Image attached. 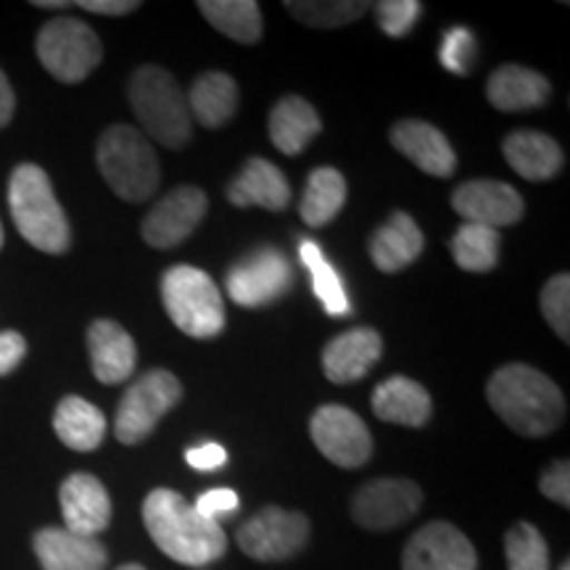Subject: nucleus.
<instances>
[{
  "mask_svg": "<svg viewBox=\"0 0 570 570\" xmlns=\"http://www.w3.org/2000/svg\"><path fill=\"white\" fill-rule=\"evenodd\" d=\"M142 523L154 544L180 566L204 568L227 552L223 525L204 518L183 494L154 489L142 502Z\"/></svg>",
  "mask_w": 570,
  "mask_h": 570,
  "instance_id": "f257e3e1",
  "label": "nucleus"
},
{
  "mask_svg": "<svg viewBox=\"0 0 570 570\" xmlns=\"http://www.w3.org/2000/svg\"><path fill=\"white\" fill-rule=\"evenodd\" d=\"M487 399L491 410L512 431L529 439H544L566 420V396L558 383L541 370L512 362L489 377Z\"/></svg>",
  "mask_w": 570,
  "mask_h": 570,
  "instance_id": "f03ea898",
  "label": "nucleus"
},
{
  "mask_svg": "<svg viewBox=\"0 0 570 570\" xmlns=\"http://www.w3.org/2000/svg\"><path fill=\"white\" fill-rule=\"evenodd\" d=\"M9 209L13 225L27 244L46 254H67L71 227L67 212L53 194L51 177L38 164H19L9 180Z\"/></svg>",
  "mask_w": 570,
  "mask_h": 570,
  "instance_id": "7ed1b4c3",
  "label": "nucleus"
},
{
  "mask_svg": "<svg viewBox=\"0 0 570 570\" xmlns=\"http://www.w3.org/2000/svg\"><path fill=\"white\" fill-rule=\"evenodd\" d=\"M127 96L142 130L159 146L173 151L188 146L194 138V117H190L188 98L167 69L151 63L135 69Z\"/></svg>",
  "mask_w": 570,
  "mask_h": 570,
  "instance_id": "20e7f679",
  "label": "nucleus"
},
{
  "mask_svg": "<svg viewBox=\"0 0 570 570\" xmlns=\"http://www.w3.org/2000/svg\"><path fill=\"white\" fill-rule=\"evenodd\" d=\"M96 161L106 185L127 204L148 202L159 188L161 167L151 140L130 125H114L101 135Z\"/></svg>",
  "mask_w": 570,
  "mask_h": 570,
  "instance_id": "39448f33",
  "label": "nucleus"
},
{
  "mask_svg": "<svg viewBox=\"0 0 570 570\" xmlns=\"http://www.w3.org/2000/svg\"><path fill=\"white\" fill-rule=\"evenodd\" d=\"M161 302L175 327L190 338H214L225 331L223 294L204 269L175 265L161 277Z\"/></svg>",
  "mask_w": 570,
  "mask_h": 570,
  "instance_id": "423d86ee",
  "label": "nucleus"
},
{
  "mask_svg": "<svg viewBox=\"0 0 570 570\" xmlns=\"http://www.w3.org/2000/svg\"><path fill=\"white\" fill-rule=\"evenodd\" d=\"M35 51L48 75L63 85L88 80L104 59V46L96 30L75 17H59L42 24Z\"/></svg>",
  "mask_w": 570,
  "mask_h": 570,
  "instance_id": "0eeeda50",
  "label": "nucleus"
},
{
  "mask_svg": "<svg viewBox=\"0 0 570 570\" xmlns=\"http://www.w3.org/2000/svg\"><path fill=\"white\" fill-rule=\"evenodd\" d=\"M183 399L180 381L169 370H148L142 373L130 389L125 391L122 402L114 417V433L125 446H135L146 441L167 415Z\"/></svg>",
  "mask_w": 570,
  "mask_h": 570,
  "instance_id": "6e6552de",
  "label": "nucleus"
},
{
  "mask_svg": "<svg viewBox=\"0 0 570 570\" xmlns=\"http://www.w3.org/2000/svg\"><path fill=\"white\" fill-rule=\"evenodd\" d=\"M227 296L246 309L269 306L294 288V267L281 248L262 246L227 269Z\"/></svg>",
  "mask_w": 570,
  "mask_h": 570,
  "instance_id": "1a4fd4ad",
  "label": "nucleus"
},
{
  "mask_svg": "<svg viewBox=\"0 0 570 570\" xmlns=\"http://www.w3.org/2000/svg\"><path fill=\"white\" fill-rule=\"evenodd\" d=\"M309 518L304 512L283 510L269 504L240 525L238 539L240 552L259 562H283L296 558L309 541Z\"/></svg>",
  "mask_w": 570,
  "mask_h": 570,
  "instance_id": "9d476101",
  "label": "nucleus"
},
{
  "mask_svg": "<svg viewBox=\"0 0 570 570\" xmlns=\"http://www.w3.org/2000/svg\"><path fill=\"white\" fill-rule=\"evenodd\" d=\"M309 433L320 454L333 465L354 470L373 458V436L365 420L341 404H325L312 415Z\"/></svg>",
  "mask_w": 570,
  "mask_h": 570,
  "instance_id": "9b49d317",
  "label": "nucleus"
},
{
  "mask_svg": "<svg viewBox=\"0 0 570 570\" xmlns=\"http://www.w3.org/2000/svg\"><path fill=\"white\" fill-rule=\"evenodd\" d=\"M209 198L196 185H180L151 206L142 219V240L151 248H175L204 223Z\"/></svg>",
  "mask_w": 570,
  "mask_h": 570,
  "instance_id": "f8f14e48",
  "label": "nucleus"
},
{
  "mask_svg": "<svg viewBox=\"0 0 570 570\" xmlns=\"http://www.w3.org/2000/svg\"><path fill=\"white\" fill-rule=\"evenodd\" d=\"M423 504V491L407 479H375L356 491L352 518L367 531H391L404 525Z\"/></svg>",
  "mask_w": 570,
  "mask_h": 570,
  "instance_id": "ddd939ff",
  "label": "nucleus"
},
{
  "mask_svg": "<svg viewBox=\"0 0 570 570\" xmlns=\"http://www.w3.org/2000/svg\"><path fill=\"white\" fill-rule=\"evenodd\" d=\"M402 570H479V554L458 525L433 520L407 541Z\"/></svg>",
  "mask_w": 570,
  "mask_h": 570,
  "instance_id": "4468645a",
  "label": "nucleus"
},
{
  "mask_svg": "<svg viewBox=\"0 0 570 570\" xmlns=\"http://www.w3.org/2000/svg\"><path fill=\"white\" fill-rule=\"evenodd\" d=\"M452 209L470 225H483L491 230L520 223L525 206L523 196L508 183L470 180L454 188Z\"/></svg>",
  "mask_w": 570,
  "mask_h": 570,
  "instance_id": "2eb2a0df",
  "label": "nucleus"
},
{
  "mask_svg": "<svg viewBox=\"0 0 570 570\" xmlns=\"http://www.w3.org/2000/svg\"><path fill=\"white\" fill-rule=\"evenodd\" d=\"M63 529L75 537L96 539L111 523V497L96 475L71 473L59 491Z\"/></svg>",
  "mask_w": 570,
  "mask_h": 570,
  "instance_id": "dca6fc26",
  "label": "nucleus"
},
{
  "mask_svg": "<svg viewBox=\"0 0 570 570\" xmlns=\"http://www.w3.org/2000/svg\"><path fill=\"white\" fill-rule=\"evenodd\" d=\"M389 140L404 159H410L425 175L444 180L458 169V154H454L452 142L439 127L423 122V119H399L391 127Z\"/></svg>",
  "mask_w": 570,
  "mask_h": 570,
  "instance_id": "f3484780",
  "label": "nucleus"
},
{
  "mask_svg": "<svg viewBox=\"0 0 570 570\" xmlns=\"http://www.w3.org/2000/svg\"><path fill=\"white\" fill-rule=\"evenodd\" d=\"M383 354V338L373 327H352L323 348V373L327 381L346 386L362 381L377 365Z\"/></svg>",
  "mask_w": 570,
  "mask_h": 570,
  "instance_id": "a211bd4d",
  "label": "nucleus"
},
{
  "mask_svg": "<svg viewBox=\"0 0 570 570\" xmlns=\"http://www.w3.org/2000/svg\"><path fill=\"white\" fill-rule=\"evenodd\" d=\"M88 352L92 375L106 386L125 383L138 365V346L130 333L114 320H96L88 327Z\"/></svg>",
  "mask_w": 570,
  "mask_h": 570,
  "instance_id": "6ab92c4d",
  "label": "nucleus"
},
{
  "mask_svg": "<svg viewBox=\"0 0 570 570\" xmlns=\"http://www.w3.org/2000/svg\"><path fill=\"white\" fill-rule=\"evenodd\" d=\"M32 550L42 570H104L109 552L98 539L75 537L67 529H40L32 537Z\"/></svg>",
  "mask_w": 570,
  "mask_h": 570,
  "instance_id": "aec40b11",
  "label": "nucleus"
},
{
  "mask_svg": "<svg viewBox=\"0 0 570 570\" xmlns=\"http://www.w3.org/2000/svg\"><path fill=\"white\" fill-rule=\"evenodd\" d=\"M425 238L407 212H394L377 230L370 235V259L381 273L394 275L407 269L423 254Z\"/></svg>",
  "mask_w": 570,
  "mask_h": 570,
  "instance_id": "412c9836",
  "label": "nucleus"
},
{
  "mask_svg": "<svg viewBox=\"0 0 570 570\" xmlns=\"http://www.w3.org/2000/svg\"><path fill=\"white\" fill-rule=\"evenodd\" d=\"M227 202L238 209L246 206H262L269 212H283L291 204V185L273 161L252 156L246 167L227 188Z\"/></svg>",
  "mask_w": 570,
  "mask_h": 570,
  "instance_id": "4be33fe9",
  "label": "nucleus"
},
{
  "mask_svg": "<svg viewBox=\"0 0 570 570\" xmlns=\"http://www.w3.org/2000/svg\"><path fill=\"white\" fill-rule=\"evenodd\" d=\"M504 159L523 180L544 183L560 175L566 154H562L560 142L550 138L547 132L539 130H515L510 132L502 142Z\"/></svg>",
  "mask_w": 570,
  "mask_h": 570,
  "instance_id": "5701e85b",
  "label": "nucleus"
},
{
  "mask_svg": "<svg viewBox=\"0 0 570 570\" xmlns=\"http://www.w3.org/2000/svg\"><path fill=\"white\" fill-rule=\"evenodd\" d=\"M552 85L544 75L520 63H504L487 82L489 104L499 111H529L550 101Z\"/></svg>",
  "mask_w": 570,
  "mask_h": 570,
  "instance_id": "b1692460",
  "label": "nucleus"
},
{
  "mask_svg": "<svg viewBox=\"0 0 570 570\" xmlns=\"http://www.w3.org/2000/svg\"><path fill=\"white\" fill-rule=\"evenodd\" d=\"M373 412L383 423L423 428L431 420V394L407 375H391L373 391Z\"/></svg>",
  "mask_w": 570,
  "mask_h": 570,
  "instance_id": "393cba45",
  "label": "nucleus"
},
{
  "mask_svg": "<svg viewBox=\"0 0 570 570\" xmlns=\"http://www.w3.org/2000/svg\"><path fill=\"white\" fill-rule=\"evenodd\" d=\"M323 130L320 114L302 96H283L269 111V140L285 156H298Z\"/></svg>",
  "mask_w": 570,
  "mask_h": 570,
  "instance_id": "a878e982",
  "label": "nucleus"
},
{
  "mask_svg": "<svg viewBox=\"0 0 570 570\" xmlns=\"http://www.w3.org/2000/svg\"><path fill=\"white\" fill-rule=\"evenodd\" d=\"M106 415L82 396H63L53 412V431L63 446L75 452H92L106 439Z\"/></svg>",
  "mask_w": 570,
  "mask_h": 570,
  "instance_id": "bb28decb",
  "label": "nucleus"
},
{
  "mask_svg": "<svg viewBox=\"0 0 570 570\" xmlns=\"http://www.w3.org/2000/svg\"><path fill=\"white\" fill-rule=\"evenodd\" d=\"M190 117L209 130L225 127L238 109V82L225 71H206L196 77L188 96Z\"/></svg>",
  "mask_w": 570,
  "mask_h": 570,
  "instance_id": "cd10ccee",
  "label": "nucleus"
},
{
  "mask_svg": "<svg viewBox=\"0 0 570 570\" xmlns=\"http://www.w3.org/2000/svg\"><path fill=\"white\" fill-rule=\"evenodd\" d=\"M346 180L338 169L317 167L315 173L306 177L302 204L298 214L309 227H325L338 217V212L346 204Z\"/></svg>",
  "mask_w": 570,
  "mask_h": 570,
  "instance_id": "c85d7f7f",
  "label": "nucleus"
},
{
  "mask_svg": "<svg viewBox=\"0 0 570 570\" xmlns=\"http://www.w3.org/2000/svg\"><path fill=\"white\" fill-rule=\"evenodd\" d=\"M198 11L225 38L244 46L262 40V11L254 0H202Z\"/></svg>",
  "mask_w": 570,
  "mask_h": 570,
  "instance_id": "c756f323",
  "label": "nucleus"
},
{
  "mask_svg": "<svg viewBox=\"0 0 570 570\" xmlns=\"http://www.w3.org/2000/svg\"><path fill=\"white\" fill-rule=\"evenodd\" d=\"M499 230L465 223L449 240V252L465 273H491L499 262Z\"/></svg>",
  "mask_w": 570,
  "mask_h": 570,
  "instance_id": "7c9ffc66",
  "label": "nucleus"
},
{
  "mask_svg": "<svg viewBox=\"0 0 570 570\" xmlns=\"http://www.w3.org/2000/svg\"><path fill=\"white\" fill-rule=\"evenodd\" d=\"M298 254H302V262L312 273L315 294L320 302H323L327 315L346 317L348 312H352V306H348V298L344 294V283H341L336 269H333L331 262H327L323 252H320V246L315 244V240L304 238L302 246H298Z\"/></svg>",
  "mask_w": 570,
  "mask_h": 570,
  "instance_id": "2f4dec72",
  "label": "nucleus"
},
{
  "mask_svg": "<svg viewBox=\"0 0 570 570\" xmlns=\"http://www.w3.org/2000/svg\"><path fill=\"white\" fill-rule=\"evenodd\" d=\"M285 9L291 11V17L304 21L306 27H315V30H336V27H346L352 21L365 17L370 9L362 0H323V3H315V0H288Z\"/></svg>",
  "mask_w": 570,
  "mask_h": 570,
  "instance_id": "473e14b6",
  "label": "nucleus"
},
{
  "mask_svg": "<svg viewBox=\"0 0 570 570\" xmlns=\"http://www.w3.org/2000/svg\"><path fill=\"white\" fill-rule=\"evenodd\" d=\"M504 558L508 570H550V547L537 525L525 520L512 525L504 537Z\"/></svg>",
  "mask_w": 570,
  "mask_h": 570,
  "instance_id": "72a5a7b5",
  "label": "nucleus"
},
{
  "mask_svg": "<svg viewBox=\"0 0 570 570\" xmlns=\"http://www.w3.org/2000/svg\"><path fill=\"white\" fill-rule=\"evenodd\" d=\"M539 304L552 331L558 333L560 341H566L568 344L570 341V275L560 273L550 277L544 288H541Z\"/></svg>",
  "mask_w": 570,
  "mask_h": 570,
  "instance_id": "f704fd0d",
  "label": "nucleus"
},
{
  "mask_svg": "<svg viewBox=\"0 0 570 570\" xmlns=\"http://www.w3.org/2000/svg\"><path fill=\"white\" fill-rule=\"evenodd\" d=\"M423 6L417 0H381L375 3V19L389 38H404L420 19Z\"/></svg>",
  "mask_w": 570,
  "mask_h": 570,
  "instance_id": "c9c22d12",
  "label": "nucleus"
},
{
  "mask_svg": "<svg viewBox=\"0 0 570 570\" xmlns=\"http://www.w3.org/2000/svg\"><path fill=\"white\" fill-rule=\"evenodd\" d=\"M475 61V38L473 32L465 30V27H454L444 35V42H441V63L454 75L468 77L470 67Z\"/></svg>",
  "mask_w": 570,
  "mask_h": 570,
  "instance_id": "e433bc0d",
  "label": "nucleus"
},
{
  "mask_svg": "<svg viewBox=\"0 0 570 570\" xmlns=\"http://www.w3.org/2000/svg\"><path fill=\"white\" fill-rule=\"evenodd\" d=\"M539 491L560 508H570V465L568 460H554L544 473L539 475Z\"/></svg>",
  "mask_w": 570,
  "mask_h": 570,
  "instance_id": "4c0bfd02",
  "label": "nucleus"
},
{
  "mask_svg": "<svg viewBox=\"0 0 570 570\" xmlns=\"http://www.w3.org/2000/svg\"><path fill=\"white\" fill-rule=\"evenodd\" d=\"M194 508L202 512L204 518H209V520H214V523H219V518H230V515H235V512H238L240 499L233 489H209L196 499Z\"/></svg>",
  "mask_w": 570,
  "mask_h": 570,
  "instance_id": "58836bf2",
  "label": "nucleus"
},
{
  "mask_svg": "<svg viewBox=\"0 0 570 570\" xmlns=\"http://www.w3.org/2000/svg\"><path fill=\"white\" fill-rule=\"evenodd\" d=\"M27 356V341L17 331L0 333V377L11 375Z\"/></svg>",
  "mask_w": 570,
  "mask_h": 570,
  "instance_id": "ea45409f",
  "label": "nucleus"
},
{
  "mask_svg": "<svg viewBox=\"0 0 570 570\" xmlns=\"http://www.w3.org/2000/svg\"><path fill=\"white\" fill-rule=\"evenodd\" d=\"M185 460H188V465L196 470H217L227 462V452L223 444L206 441V444H202V446L188 449V452H185Z\"/></svg>",
  "mask_w": 570,
  "mask_h": 570,
  "instance_id": "a19ab883",
  "label": "nucleus"
},
{
  "mask_svg": "<svg viewBox=\"0 0 570 570\" xmlns=\"http://www.w3.org/2000/svg\"><path fill=\"white\" fill-rule=\"evenodd\" d=\"M77 6H80L82 11L101 13V17H127V13H132L140 3H135V0H80Z\"/></svg>",
  "mask_w": 570,
  "mask_h": 570,
  "instance_id": "79ce46f5",
  "label": "nucleus"
},
{
  "mask_svg": "<svg viewBox=\"0 0 570 570\" xmlns=\"http://www.w3.org/2000/svg\"><path fill=\"white\" fill-rule=\"evenodd\" d=\"M13 109H17V98H13V88H11L9 77H6L3 69H0V130L11 122Z\"/></svg>",
  "mask_w": 570,
  "mask_h": 570,
  "instance_id": "37998d69",
  "label": "nucleus"
},
{
  "mask_svg": "<svg viewBox=\"0 0 570 570\" xmlns=\"http://www.w3.org/2000/svg\"><path fill=\"white\" fill-rule=\"evenodd\" d=\"M38 9H67V0H35Z\"/></svg>",
  "mask_w": 570,
  "mask_h": 570,
  "instance_id": "c03bdc74",
  "label": "nucleus"
},
{
  "mask_svg": "<svg viewBox=\"0 0 570 570\" xmlns=\"http://www.w3.org/2000/svg\"><path fill=\"white\" fill-rule=\"evenodd\" d=\"M117 570H146V568L138 566V562H125V566H119Z\"/></svg>",
  "mask_w": 570,
  "mask_h": 570,
  "instance_id": "a18cd8bd",
  "label": "nucleus"
},
{
  "mask_svg": "<svg viewBox=\"0 0 570 570\" xmlns=\"http://www.w3.org/2000/svg\"><path fill=\"white\" fill-rule=\"evenodd\" d=\"M0 248H3V225H0Z\"/></svg>",
  "mask_w": 570,
  "mask_h": 570,
  "instance_id": "49530a36",
  "label": "nucleus"
},
{
  "mask_svg": "<svg viewBox=\"0 0 570 570\" xmlns=\"http://www.w3.org/2000/svg\"><path fill=\"white\" fill-rule=\"evenodd\" d=\"M560 570H570V566H568V562H562V566H560Z\"/></svg>",
  "mask_w": 570,
  "mask_h": 570,
  "instance_id": "de8ad7c7",
  "label": "nucleus"
}]
</instances>
